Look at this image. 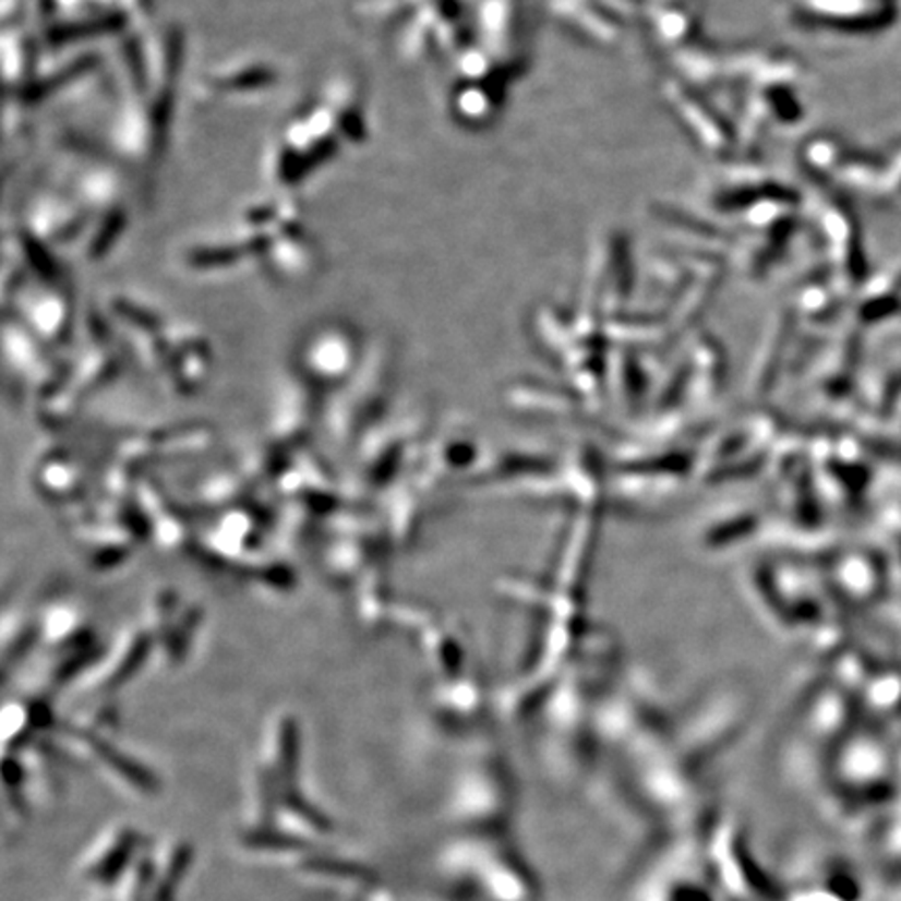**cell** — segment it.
<instances>
[{"mask_svg": "<svg viewBox=\"0 0 901 901\" xmlns=\"http://www.w3.org/2000/svg\"><path fill=\"white\" fill-rule=\"evenodd\" d=\"M91 224L93 215L75 196L45 192L29 203L25 230L45 247H63L70 242L82 247Z\"/></svg>", "mask_w": 901, "mask_h": 901, "instance_id": "cell-1", "label": "cell"}, {"mask_svg": "<svg viewBox=\"0 0 901 901\" xmlns=\"http://www.w3.org/2000/svg\"><path fill=\"white\" fill-rule=\"evenodd\" d=\"M278 72L265 61H238L209 73L203 82L212 96L255 95L276 86Z\"/></svg>", "mask_w": 901, "mask_h": 901, "instance_id": "cell-2", "label": "cell"}, {"mask_svg": "<svg viewBox=\"0 0 901 901\" xmlns=\"http://www.w3.org/2000/svg\"><path fill=\"white\" fill-rule=\"evenodd\" d=\"M4 72L9 82L27 84L34 73V45L27 32H4Z\"/></svg>", "mask_w": 901, "mask_h": 901, "instance_id": "cell-3", "label": "cell"}, {"mask_svg": "<svg viewBox=\"0 0 901 901\" xmlns=\"http://www.w3.org/2000/svg\"><path fill=\"white\" fill-rule=\"evenodd\" d=\"M2 2H4V17H9V13H11V7H13V4L17 7V4L22 2V0H2Z\"/></svg>", "mask_w": 901, "mask_h": 901, "instance_id": "cell-4", "label": "cell"}]
</instances>
